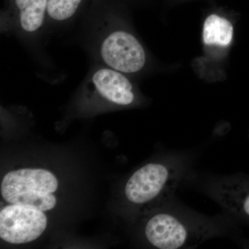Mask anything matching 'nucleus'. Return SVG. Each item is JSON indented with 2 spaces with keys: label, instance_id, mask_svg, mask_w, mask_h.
I'll return each mask as SVG.
<instances>
[{
  "label": "nucleus",
  "instance_id": "nucleus-1",
  "mask_svg": "<svg viewBox=\"0 0 249 249\" xmlns=\"http://www.w3.org/2000/svg\"><path fill=\"white\" fill-rule=\"evenodd\" d=\"M228 214L211 217L199 213L173 197L147 219L144 235L157 249H194L215 237L240 239V229Z\"/></svg>",
  "mask_w": 249,
  "mask_h": 249
},
{
  "label": "nucleus",
  "instance_id": "nucleus-2",
  "mask_svg": "<svg viewBox=\"0 0 249 249\" xmlns=\"http://www.w3.org/2000/svg\"><path fill=\"white\" fill-rule=\"evenodd\" d=\"M191 156L169 152L161 161L147 163L130 177L124 196L131 204L142 206L158 201L160 205L175 197V192L193 175Z\"/></svg>",
  "mask_w": 249,
  "mask_h": 249
},
{
  "label": "nucleus",
  "instance_id": "nucleus-3",
  "mask_svg": "<svg viewBox=\"0 0 249 249\" xmlns=\"http://www.w3.org/2000/svg\"><path fill=\"white\" fill-rule=\"evenodd\" d=\"M53 174L42 169H22L5 175L1 185L3 198L11 204L26 205L47 211L53 209L58 188Z\"/></svg>",
  "mask_w": 249,
  "mask_h": 249
},
{
  "label": "nucleus",
  "instance_id": "nucleus-4",
  "mask_svg": "<svg viewBox=\"0 0 249 249\" xmlns=\"http://www.w3.org/2000/svg\"><path fill=\"white\" fill-rule=\"evenodd\" d=\"M234 25L225 15L212 12L205 18L202 28L203 53L194 61V68L204 79L219 80L233 41Z\"/></svg>",
  "mask_w": 249,
  "mask_h": 249
},
{
  "label": "nucleus",
  "instance_id": "nucleus-5",
  "mask_svg": "<svg viewBox=\"0 0 249 249\" xmlns=\"http://www.w3.org/2000/svg\"><path fill=\"white\" fill-rule=\"evenodd\" d=\"M199 181L201 191L233 219L249 222V175H209L197 178L193 175L190 181Z\"/></svg>",
  "mask_w": 249,
  "mask_h": 249
},
{
  "label": "nucleus",
  "instance_id": "nucleus-6",
  "mask_svg": "<svg viewBox=\"0 0 249 249\" xmlns=\"http://www.w3.org/2000/svg\"><path fill=\"white\" fill-rule=\"evenodd\" d=\"M47 219L43 211L26 205H10L0 212V237L14 244L28 243L45 231Z\"/></svg>",
  "mask_w": 249,
  "mask_h": 249
},
{
  "label": "nucleus",
  "instance_id": "nucleus-7",
  "mask_svg": "<svg viewBox=\"0 0 249 249\" xmlns=\"http://www.w3.org/2000/svg\"><path fill=\"white\" fill-rule=\"evenodd\" d=\"M101 53L108 66L121 73H137L146 63L142 44L127 31H115L108 36L101 46Z\"/></svg>",
  "mask_w": 249,
  "mask_h": 249
},
{
  "label": "nucleus",
  "instance_id": "nucleus-8",
  "mask_svg": "<svg viewBox=\"0 0 249 249\" xmlns=\"http://www.w3.org/2000/svg\"><path fill=\"white\" fill-rule=\"evenodd\" d=\"M92 81L98 92L111 103L127 106L135 100L132 83L120 71L102 69L94 73Z\"/></svg>",
  "mask_w": 249,
  "mask_h": 249
},
{
  "label": "nucleus",
  "instance_id": "nucleus-9",
  "mask_svg": "<svg viewBox=\"0 0 249 249\" xmlns=\"http://www.w3.org/2000/svg\"><path fill=\"white\" fill-rule=\"evenodd\" d=\"M12 2L24 31L34 32L41 27L47 13L48 0H12Z\"/></svg>",
  "mask_w": 249,
  "mask_h": 249
},
{
  "label": "nucleus",
  "instance_id": "nucleus-10",
  "mask_svg": "<svg viewBox=\"0 0 249 249\" xmlns=\"http://www.w3.org/2000/svg\"><path fill=\"white\" fill-rule=\"evenodd\" d=\"M83 0H48L47 13L57 21L70 19L76 14Z\"/></svg>",
  "mask_w": 249,
  "mask_h": 249
},
{
  "label": "nucleus",
  "instance_id": "nucleus-11",
  "mask_svg": "<svg viewBox=\"0 0 249 249\" xmlns=\"http://www.w3.org/2000/svg\"></svg>",
  "mask_w": 249,
  "mask_h": 249
}]
</instances>
